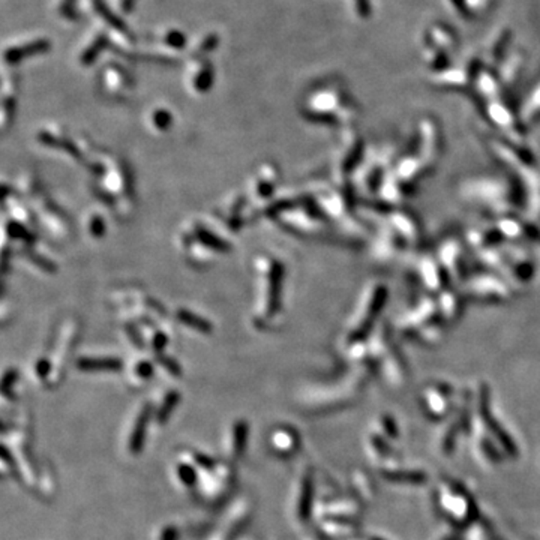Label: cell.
<instances>
[{"instance_id": "obj_1", "label": "cell", "mask_w": 540, "mask_h": 540, "mask_svg": "<svg viewBox=\"0 0 540 540\" xmlns=\"http://www.w3.org/2000/svg\"><path fill=\"white\" fill-rule=\"evenodd\" d=\"M234 478L236 474L233 463H230V461H218L212 468L200 471L197 491L204 502L217 503L232 489Z\"/></svg>"}, {"instance_id": "obj_2", "label": "cell", "mask_w": 540, "mask_h": 540, "mask_svg": "<svg viewBox=\"0 0 540 540\" xmlns=\"http://www.w3.org/2000/svg\"><path fill=\"white\" fill-rule=\"evenodd\" d=\"M269 447L278 456H290L299 449V437L290 426H276L269 434Z\"/></svg>"}, {"instance_id": "obj_3", "label": "cell", "mask_w": 540, "mask_h": 540, "mask_svg": "<svg viewBox=\"0 0 540 540\" xmlns=\"http://www.w3.org/2000/svg\"><path fill=\"white\" fill-rule=\"evenodd\" d=\"M248 437H249V425L245 419H237L230 428L228 439L225 444V454L230 463H234L239 458L243 456L246 446H248Z\"/></svg>"}, {"instance_id": "obj_4", "label": "cell", "mask_w": 540, "mask_h": 540, "mask_svg": "<svg viewBox=\"0 0 540 540\" xmlns=\"http://www.w3.org/2000/svg\"><path fill=\"white\" fill-rule=\"evenodd\" d=\"M150 417H152V408L147 407V405L146 407H143L137 417H135V422L130 431L128 443H126V449H128L130 455L137 456L138 454H141L143 447H145Z\"/></svg>"}, {"instance_id": "obj_5", "label": "cell", "mask_w": 540, "mask_h": 540, "mask_svg": "<svg viewBox=\"0 0 540 540\" xmlns=\"http://www.w3.org/2000/svg\"><path fill=\"white\" fill-rule=\"evenodd\" d=\"M173 474L182 488L185 489H197L198 479H200V470L197 465L191 461L184 452H179V455L174 461L173 465Z\"/></svg>"}, {"instance_id": "obj_6", "label": "cell", "mask_w": 540, "mask_h": 540, "mask_svg": "<svg viewBox=\"0 0 540 540\" xmlns=\"http://www.w3.org/2000/svg\"><path fill=\"white\" fill-rule=\"evenodd\" d=\"M77 367L83 371H117L122 368V362L110 357H98V359L86 357L77 362Z\"/></svg>"}, {"instance_id": "obj_7", "label": "cell", "mask_w": 540, "mask_h": 540, "mask_svg": "<svg viewBox=\"0 0 540 540\" xmlns=\"http://www.w3.org/2000/svg\"><path fill=\"white\" fill-rule=\"evenodd\" d=\"M44 497H51L56 491V478L49 464L39 465V476H38V487Z\"/></svg>"}, {"instance_id": "obj_8", "label": "cell", "mask_w": 540, "mask_h": 540, "mask_svg": "<svg viewBox=\"0 0 540 540\" xmlns=\"http://www.w3.org/2000/svg\"><path fill=\"white\" fill-rule=\"evenodd\" d=\"M179 400H180V395L177 392H170L169 395L165 396V400L160 405V408H158V411L155 413V419H156L158 424H165L167 420L170 419L171 413H173L174 407L177 405Z\"/></svg>"}, {"instance_id": "obj_9", "label": "cell", "mask_w": 540, "mask_h": 540, "mask_svg": "<svg viewBox=\"0 0 540 540\" xmlns=\"http://www.w3.org/2000/svg\"><path fill=\"white\" fill-rule=\"evenodd\" d=\"M311 479L306 478L304 479V485H302L300 492L302 494L299 495L297 500V518L299 519H306L308 518V513H309V497H311Z\"/></svg>"}, {"instance_id": "obj_10", "label": "cell", "mask_w": 540, "mask_h": 540, "mask_svg": "<svg viewBox=\"0 0 540 540\" xmlns=\"http://www.w3.org/2000/svg\"><path fill=\"white\" fill-rule=\"evenodd\" d=\"M179 319L182 321H185L188 326H191V328H194V329L200 330V332H209L210 330V326H209L208 321L200 319V317H197L194 314H191V312L179 311Z\"/></svg>"}, {"instance_id": "obj_11", "label": "cell", "mask_w": 540, "mask_h": 540, "mask_svg": "<svg viewBox=\"0 0 540 540\" xmlns=\"http://www.w3.org/2000/svg\"><path fill=\"white\" fill-rule=\"evenodd\" d=\"M198 239H200L203 243H206L208 246H210V248H213V249H221V251L227 249L225 243H222L218 237H215L209 232H206V230H198Z\"/></svg>"}, {"instance_id": "obj_12", "label": "cell", "mask_w": 540, "mask_h": 540, "mask_svg": "<svg viewBox=\"0 0 540 540\" xmlns=\"http://www.w3.org/2000/svg\"><path fill=\"white\" fill-rule=\"evenodd\" d=\"M180 531L176 526H164L155 537V540H179Z\"/></svg>"}, {"instance_id": "obj_13", "label": "cell", "mask_w": 540, "mask_h": 540, "mask_svg": "<svg viewBox=\"0 0 540 540\" xmlns=\"http://www.w3.org/2000/svg\"><path fill=\"white\" fill-rule=\"evenodd\" d=\"M152 372H154L152 365H150L149 362H141L137 365V367H135L134 374L137 376L141 381H146L147 378H150V376H152Z\"/></svg>"}, {"instance_id": "obj_14", "label": "cell", "mask_w": 540, "mask_h": 540, "mask_svg": "<svg viewBox=\"0 0 540 540\" xmlns=\"http://www.w3.org/2000/svg\"><path fill=\"white\" fill-rule=\"evenodd\" d=\"M104 227H102V222H101V219L99 218H97V219H93V222H92V233L95 234V236H99L102 232H104V230H102Z\"/></svg>"}, {"instance_id": "obj_15", "label": "cell", "mask_w": 540, "mask_h": 540, "mask_svg": "<svg viewBox=\"0 0 540 540\" xmlns=\"http://www.w3.org/2000/svg\"><path fill=\"white\" fill-rule=\"evenodd\" d=\"M237 540H256V539H252V537H249V536H246V537H241V539H237Z\"/></svg>"}]
</instances>
